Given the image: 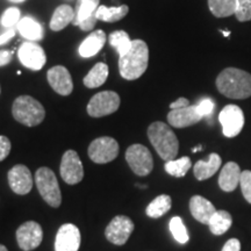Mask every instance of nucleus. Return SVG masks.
I'll use <instances>...</instances> for the list:
<instances>
[{"label":"nucleus","instance_id":"obj_42","mask_svg":"<svg viewBox=\"0 0 251 251\" xmlns=\"http://www.w3.org/2000/svg\"><path fill=\"white\" fill-rule=\"evenodd\" d=\"M222 33V35H224L225 37H228L229 35H230V31H228V30H220Z\"/></svg>","mask_w":251,"mask_h":251},{"label":"nucleus","instance_id":"obj_45","mask_svg":"<svg viewBox=\"0 0 251 251\" xmlns=\"http://www.w3.org/2000/svg\"><path fill=\"white\" fill-rule=\"evenodd\" d=\"M9 1H13V2H23L25 0H9Z\"/></svg>","mask_w":251,"mask_h":251},{"label":"nucleus","instance_id":"obj_34","mask_svg":"<svg viewBox=\"0 0 251 251\" xmlns=\"http://www.w3.org/2000/svg\"><path fill=\"white\" fill-rule=\"evenodd\" d=\"M20 21V11L15 7H9L6 9L1 17V25L6 28H13Z\"/></svg>","mask_w":251,"mask_h":251},{"label":"nucleus","instance_id":"obj_22","mask_svg":"<svg viewBox=\"0 0 251 251\" xmlns=\"http://www.w3.org/2000/svg\"><path fill=\"white\" fill-rule=\"evenodd\" d=\"M220 166H221V157L218 153H211L207 161H198L194 164V176L198 180H206L218 172Z\"/></svg>","mask_w":251,"mask_h":251},{"label":"nucleus","instance_id":"obj_10","mask_svg":"<svg viewBox=\"0 0 251 251\" xmlns=\"http://www.w3.org/2000/svg\"><path fill=\"white\" fill-rule=\"evenodd\" d=\"M61 176L69 185L80 183L84 178V169L79 156L75 150H68L62 157Z\"/></svg>","mask_w":251,"mask_h":251},{"label":"nucleus","instance_id":"obj_27","mask_svg":"<svg viewBox=\"0 0 251 251\" xmlns=\"http://www.w3.org/2000/svg\"><path fill=\"white\" fill-rule=\"evenodd\" d=\"M233 225V218L227 211H216L208 222L211 233L214 235H224Z\"/></svg>","mask_w":251,"mask_h":251},{"label":"nucleus","instance_id":"obj_32","mask_svg":"<svg viewBox=\"0 0 251 251\" xmlns=\"http://www.w3.org/2000/svg\"><path fill=\"white\" fill-rule=\"evenodd\" d=\"M169 227H170L172 236L175 237V240L177 241V242H179L180 244H185L188 242L190 236H188L187 229L185 227L181 218H179V216H175V218H172L170 220V225H169Z\"/></svg>","mask_w":251,"mask_h":251},{"label":"nucleus","instance_id":"obj_24","mask_svg":"<svg viewBox=\"0 0 251 251\" xmlns=\"http://www.w3.org/2000/svg\"><path fill=\"white\" fill-rule=\"evenodd\" d=\"M75 19V9L70 5H61L55 9L50 20V28L55 31L64 29Z\"/></svg>","mask_w":251,"mask_h":251},{"label":"nucleus","instance_id":"obj_29","mask_svg":"<svg viewBox=\"0 0 251 251\" xmlns=\"http://www.w3.org/2000/svg\"><path fill=\"white\" fill-rule=\"evenodd\" d=\"M208 7L216 18H227L235 14L236 0H208Z\"/></svg>","mask_w":251,"mask_h":251},{"label":"nucleus","instance_id":"obj_6","mask_svg":"<svg viewBox=\"0 0 251 251\" xmlns=\"http://www.w3.org/2000/svg\"><path fill=\"white\" fill-rule=\"evenodd\" d=\"M120 107V97L114 91H102L93 96L87 103V113L92 118L113 114Z\"/></svg>","mask_w":251,"mask_h":251},{"label":"nucleus","instance_id":"obj_37","mask_svg":"<svg viewBox=\"0 0 251 251\" xmlns=\"http://www.w3.org/2000/svg\"><path fill=\"white\" fill-rule=\"evenodd\" d=\"M11 148H12V144H11V141H9L8 137L6 136H0V162L4 161L9 155V152H11Z\"/></svg>","mask_w":251,"mask_h":251},{"label":"nucleus","instance_id":"obj_30","mask_svg":"<svg viewBox=\"0 0 251 251\" xmlns=\"http://www.w3.org/2000/svg\"><path fill=\"white\" fill-rule=\"evenodd\" d=\"M191 166H192V162H191L190 157L184 156L179 159H171V161H168L165 163L164 169L170 176L181 178L187 174V171L190 170Z\"/></svg>","mask_w":251,"mask_h":251},{"label":"nucleus","instance_id":"obj_9","mask_svg":"<svg viewBox=\"0 0 251 251\" xmlns=\"http://www.w3.org/2000/svg\"><path fill=\"white\" fill-rule=\"evenodd\" d=\"M219 121L226 137L237 136L244 126L243 111L236 105H227L220 112Z\"/></svg>","mask_w":251,"mask_h":251},{"label":"nucleus","instance_id":"obj_14","mask_svg":"<svg viewBox=\"0 0 251 251\" xmlns=\"http://www.w3.org/2000/svg\"><path fill=\"white\" fill-rule=\"evenodd\" d=\"M18 57L25 67L34 71L41 70L47 62L45 50L34 42H25L18 50Z\"/></svg>","mask_w":251,"mask_h":251},{"label":"nucleus","instance_id":"obj_2","mask_svg":"<svg viewBox=\"0 0 251 251\" xmlns=\"http://www.w3.org/2000/svg\"><path fill=\"white\" fill-rule=\"evenodd\" d=\"M149 48L142 40H134L130 49L119 57V70L122 78L135 80L148 69Z\"/></svg>","mask_w":251,"mask_h":251},{"label":"nucleus","instance_id":"obj_25","mask_svg":"<svg viewBox=\"0 0 251 251\" xmlns=\"http://www.w3.org/2000/svg\"><path fill=\"white\" fill-rule=\"evenodd\" d=\"M108 67L105 63H97L94 67L89 71V74L84 77V85L89 89H97L101 86L108 78Z\"/></svg>","mask_w":251,"mask_h":251},{"label":"nucleus","instance_id":"obj_21","mask_svg":"<svg viewBox=\"0 0 251 251\" xmlns=\"http://www.w3.org/2000/svg\"><path fill=\"white\" fill-rule=\"evenodd\" d=\"M107 36L105 31L96 30L91 33L79 46V55L84 58H89L96 56L103 48Z\"/></svg>","mask_w":251,"mask_h":251},{"label":"nucleus","instance_id":"obj_18","mask_svg":"<svg viewBox=\"0 0 251 251\" xmlns=\"http://www.w3.org/2000/svg\"><path fill=\"white\" fill-rule=\"evenodd\" d=\"M202 117L197 111V106H187L185 108L171 109L168 114V121L175 128L190 127L201 121Z\"/></svg>","mask_w":251,"mask_h":251},{"label":"nucleus","instance_id":"obj_17","mask_svg":"<svg viewBox=\"0 0 251 251\" xmlns=\"http://www.w3.org/2000/svg\"><path fill=\"white\" fill-rule=\"evenodd\" d=\"M47 78H48V83L52 87V90L61 96H69L74 90L72 77L65 67L56 65L51 68L47 72Z\"/></svg>","mask_w":251,"mask_h":251},{"label":"nucleus","instance_id":"obj_4","mask_svg":"<svg viewBox=\"0 0 251 251\" xmlns=\"http://www.w3.org/2000/svg\"><path fill=\"white\" fill-rule=\"evenodd\" d=\"M13 118L27 127H35L45 120L46 111L40 101L30 96H20L12 106Z\"/></svg>","mask_w":251,"mask_h":251},{"label":"nucleus","instance_id":"obj_15","mask_svg":"<svg viewBox=\"0 0 251 251\" xmlns=\"http://www.w3.org/2000/svg\"><path fill=\"white\" fill-rule=\"evenodd\" d=\"M80 231L72 224H65L58 229L55 240V251H78L80 247Z\"/></svg>","mask_w":251,"mask_h":251},{"label":"nucleus","instance_id":"obj_31","mask_svg":"<svg viewBox=\"0 0 251 251\" xmlns=\"http://www.w3.org/2000/svg\"><path fill=\"white\" fill-rule=\"evenodd\" d=\"M108 36L109 45L117 50L118 54L120 56L125 55L126 52L130 49L131 42H133V41L129 39V35H128L125 30L113 31V33L109 34Z\"/></svg>","mask_w":251,"mask_h":251},{"label":"nucleus","instance_id":"obj_19","mask_svg":"<svg viewBox=\"0 0 251 251\" xmlns=\"http://www.w3.org/2000/svg\"><path fill=\"white\" fill-rule=\"evenodd\" d=\"M190 211L197 221H199L200 224L208 225L209 220L216 212V208L209 200L205 199L203 197L193 196L190 200Z\"/></svg>","mask_w":251,"mask_h":251},{"label":"nucleus","instance_id":"obj_39","mask_svg":"<svg viewBox=\"0 0 251 251\" xmlns=\"http://www.w3.org/2000/svg\"><path fill=\"white\" fill-rule=\"evenodd\" d=\"M15 36V29L14 28H7L5 33H2L0 35V46L7 43L9 40H12Z\"/></svg>","mask_w":251,"mask_h":251},{"label":"nucleus","instance_id":"obj_3","mask_svg":"<svg viewBox=\"0 0 251 251\" xmlns=\"http://www.w3.org/2000/svg\"><path fill=\"white\" fill-rule=\"evenodd\" d=\"M148 137L152 147L164 161L175 159L179 150V142L174 130L164 122L157 121L149 126Z\"/></svg>","mask_w":251,"mask_h":251},{"label":"nucleus","instance_id":"obj_36","mask_svg":"<svg viewBox=\"0 0 251 251\" xmlns=\"http://www.w3.org/2000/svg\"><path fill=\"white\" fill-rule=\"evenodd\" d=\"M196 106H197L198 113H199L202 118H205V117H208V115L212 114L213 111H214L215 103H214V100H212L209 98H205Z\"/></svg>","mask_w":251,"mask_h":251},{"label":"nucleus","instance_id":"obj_12","mask_svg":"<svg viewBox=\"0 0 251 251\" xmlns=\"http://www.w3.org/2000/svg\"><path fill=\"white\" fill-rule=\"evenodd\" d=\"M134 230L133 221L126 215H118L106 227L105 235L109 242L117 246H124Z\"/></svg>","mask_w":251,"mask_h":251},{"label":"nucleus","instance_id":"obj_43","mask_svg":"<svg viewBox=\"0 0 251 251\" xmlns=\"http://www.w3.org/2000/svg\"><path fill=\"white\" fill-rule=\"evenodd\" d=\"M200 150H202V147L201 146H198L196 148L192 149V152H197V151H200Z\"/></svg>","mask_w":251,"mask_h":251},{"label":"nucleus","instance_id":"obj_35","mask_svg":"<svg viewBox=\"0 0 251 251\" xmlns=\"http://www.w3.org/2000/svg\"><path fill=\"white\" fill-rule=\"evenodd\" d=\"M240 186H241V190H242L244 199H246L249 203H251V171L250 170H244L241 172Z\"/></svg>","mask_w":251,"mask_h":251},{"label":"nucleus","instance_id":"obj_20","mask_svg":"<svg viewBox=\"0 0 251 251\" xmlns=\"http://www.w3.org/2000/svg\"><path fill=\"white\" fill-rule=\"evenodd\" d=\"M240 177H241V169L237 163L228 162L221 172L219 177V185L220 188L225 192H231L240 185Z\"/></svg>","mask_w":251,"mask_h":251},{"label":"nucleus","instance_id":"obj_33","mask_svg":"<svg viewBox=\"0 0 251 251\" xmlns=\"http://www.w3.org/2000/svg\"><path fill=\"white\" fill-rule=\"evenodd\" d=\"M235 17L241 23L251 20V0H236Z\"/></svg>","mask_w":251,"mask_h":251},{"label":"nucleus","instance_id":"obj_13","mask_svg":"<svg viewBox=\"0 0 251 251\" xmlns=\"http://www.w3.org/2000/svg\"><path fill=\"white\" fill-rule=\"evenodd\" d=\"M43 230L41 226L35 221L25 222L18 228L17 241L19 247L24 251L36 249L42 242Z\"/></svg>","mask_w":251,"mask_h":251},{"label":"nucleus","instance_id":"obj_8","mask_svg":"<svg viewBox=\"0 0 251 251\" xmlns=\"http://www.w3.org/2000/svg\"><path fill=\"white\" fill-rule=\"evenodd\" d=\"M118 155L119 144L113 137H98L89 147L90 158L98 164H105L114 161Z\"/></svg>","mask_w":251,"mask_h":251},{"label":"nucleus","instance_id":"obj_11","mask_svg":"<svg viewBox=\"0 0 251 251\" xmlns=\"http://www.w3.org/2000/svg\"><path fill=\"white\" fill-rule=\"evenodd\" d=\"M99 2L100 0H78L72 25L78 26L84 31L93 29L98 21L96 18V11L100 6Z\"/></svg>","mask_w":251,"mask_h":251},{"label":"nucleus","instance_id":"obj_16","mask_svg":"<svg viewBox=\"0 0 251 251\" xmlns=\"http://www.w3.org/2000/svg\"><path fill=\"white\" fill-rule=\"evenodd\" d=\"M7 178L12 191L19 194V196H25V194L29 193L31 191L33 177H31L29 169L26 165L19 164L13 166L8 171Z\"/></svg>","mask_w":251,"mask_h":251},{"label":"nucleus","instance_id":"obj_41","mask_svg":"<svg viewBox=\"0 0 251 251\" xmlns=\"http://www.w3.org/2000/svg\"><path fill=\"white\" fill-rule=\"evenodd\" d=\"M190 106V101L186 98H179L177 99L176 101L170 103V108L171 109H179V108H185Z\"/></svg>","mask_w":251,"mask_h":251},{"label":"nucleus","instance_id":"obj_1","mask_svg":"<svg viewBox=\"0 0 251 251\" xmlns=\"http://www.w3.org/2000/svg\"><path fill=\"white\" fill-rule=\"evenodd\" d=\"M219 92L230 99H247L251 97V75L236 68H227L216 78Z\"/></svg>","mask_w":251,"mask_h":251},{"label":"nucleus","instance_id":"obj_5","mask_svg":"<svg viewBox=\"0 0 251 251\" xmlns=\"http://www.w3.org/2000/svg\"><path fill=\"white\" fill-rule=\"evenodd\" d=\"M35 183L37 190L43 200L51 207H58L62 202L61 190H59L57 178L49 168H40L35 174Z\"/></svg>","mask_w":251,"mask_h":251},{"label":"nucleus","instance_id":"obj_44","mask_svg":"<svg viewBox=\"0 0 251 251\" xmlns=\"http://www.w3.org/2000/svg\"><path fill=\"white\" fill-rule=\"evenodd\" d=\"M0 251H8V250H7V248H6L5 246L0 244Z\"/></svg>","mask_w":251,"mask_h":251},{"label":"nucleus","instance_id":"obj_7","mask_svg":"<svg viewBox=\"0 0 251 251\" xmlns=\"http://www.w3.org/2000/svg\"><path fill=\"white\" fill-rule=\"evenodd\" d=\"M126 159L135 175L148 176L152 171V155L149 149L142 144L130 146L126 151Z\"/></svg>","mask_w":251,"mask_h":251},{"label":"nucleus","instance_id":"obj_23","mask_svg":"<svg viewBox=\"0 0 251 251\" xmlns=\"http://www.w3.org/2000/svg\"><path fill=\"white\" fill-rule=\"evenodd\" d=\"M17 27L21 36L31 41V42L41 41L43 39V35H45V30H43L42 26L30 17H25L21 19Z\"/></svg>","mask_w":251,"mask_h":251},{"label":"nucleus","instance_id":"obj_26","mask_svg":"<svg viewBox=\"0 0 251 251\" xmlns=\"http://www.w3.org/2000/svg\"><path fill=\"white\" fill-rule=\"evenodd\" d=\"M129 12V7L127 5H121L118 7H107V6L100 5L96 11V18L98 20L105 23H117L124 19Z\"/></svg>","mask_w":251,"mask_h":251},{"label":"nucleus","instance_id":"obj_38","mask_svg":"<svg viewBox=\"0 0 251 251\" xmlns=\"http://www.w3.org/2000/svg\"><path fill=\"white\" fill-rule=\"evenodd\" d=\"M221 251H241V242L237 238H230L225 243Z\"/></svg>","mask_w":251,"mask_h":251},{"label":"nucleus","instance_id":"obj_28","mask_svg":"<svg viewBox=\"0 0 251 251\" xmlns=\"http://www.w3.org/2000/svg\"><path fill=\"white\" fill-rule=\"evenodd\" d=\"M171 206H172L171 198L169 197L168 194H161V196L155 198V199L149 203L146 209V213L149 218H152V219L161 218V216L166 214V213L170 211Z\"/></svg>","mask_w":251,"mask_h":251},{"label":"nucleus","instance_id":"obj_40","mask_svg":"<svg viewBox=\"0 0 251 251\" xmlns=\"http://www.w3.org/2000/svg\"><path fill=\"white\" fill-rule=\"evenodd\" d=\"M12 58H13L12 51H9V50H0V67L7 65L12 61Z\"/></svg>","mask_w":251,"mask_h":251}]
</instances>
